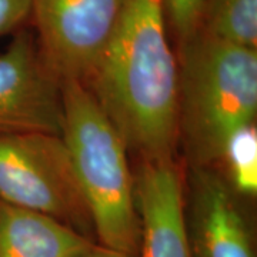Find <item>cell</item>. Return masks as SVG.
I'll return each mask as SVG.
<instances>
[{
    "instance_id": "1",
    "label": "cell",
    "mask_w": 257,
    "mask_h": 257,
    "mask_svg": "<svg viewBox=\"0 0 257 257\" xmlns=\"http://www.w3.org/2000/svg\"><path fill=\"white\" fill-rule=\"evenodd\" d=\"M86 87L139 162L175 160L177 60L163 0H127Z\"/></svg>"
},
{
    "instance_id": "2",
    "label": "cell",
    "mask_w": 257,
    "mask_h": 257,
    "mask_svg": "<svg viewBox=\"0 0 257 257\" xmlns=\"http://www.w3.org/2000/svg\"><path fill=\"white\" fill-rule=\"evenodd\" d=\"M257 113V50L197 29L177 60V145L189 166L217 167L226 142Z\"/></svg>"
},
{
    "instance_id": "3",
    "label": "cell",
    "mask_w": 257,
    "mask_h": 257,
    "mask_svg": "<svg viewBox=\"0 0 257 257\" xmlns=\"http://www.w3.org/2000/svg\"><path fill=\"white\" fill-rule=\"evenodd\" d=\"M62 89V139L92 216L96 243L140 254L142 223L127 147L84 84L66 80Z\"/></svg>"
},
{
    "instance_id": "4",
    "label": "cell",
    "mask_w": 257,
    "mask_h": 257,
    "mask_svg": "<svg viewBox=\"0 0 257 257\" xmlns=\"http://www.w3.org/2000/svg\"><path fill=\"white\" fill-rule=\"evenodd\" d=\"M0 199L50 216L96 241L92 216L62 136H0Z\"/></svg>"
},
{
    "instance_id": "5",
    "label": "cell",
    "mask_w": 257,
    "mask_h": 257,
    "mask_svg": "<svg viewBox=\"0 0 257 257\" xmlns=\"http://www.w3.org/2000/svg\"><path fill=\"white\" fill-rule=\"evenodd\" d=\"M127 0H32L39 53L62 80L87 86Z\"/></svg>"
},
{
    "instance_id": "6",
    "label": "cell",
    "mask_w": 257,
    "mask_h": 257,
    "mask_svg": "<svg viewBox=\"0 0 257 257\" xmlns=\"http://www.w3.org/2000/svg\"><path fill=\"white\" fill-rule=\"evenodd\" d=\"M62 80L45 63L36 37L19 32L0 53V136L63 132Z\"/></svg>"
},
{
    "instance_id": "7",
    "label": "cell",
    "mask_w": 257,
    "mask_h": 257,
    "mask_svg": "<svg viewBox=\"0 0 257 257\" xmlns=\"http://www.w3.org/2000/svg\"><path fill=\"white\" fill-rule=\"evenodd\" d=\"M183 223L190 257H257L251 221L217 167L189 166Z\"/></svg>"
},
{
    "instance_id": "8",
    "label": "cell",
    "mask_w": 257,
    "mask_h": 257,
    "mask_svg": "<svg viewBox=\"0 0 257 257\" xmlns=\"http://www.w3.org/2000/svg\"><path fill=\"white\" fill-rule=\"evenodd\" d=\"M183 179L176 160L139 162L135 190L140 257H190L183 223Z\"/></svg>"
},
{
    "instance_id": "9",
    "label": "cell",
    "mask_w": 257,
    "mask_h": 257,
    "mask_svg": "<svg viewBox=\"0 0 257 257\" xmlns=\"http://www.w3.org/2000/svg\"><path fill=\"white\" fill-rule=\"evenodd\" d=\"M94 244L62 221L0 199V257H77Z\"/></svg>"
},
{
    "instance_id": "10",
    "label": "cell",
    "mask_w": 257,
    "mask_h": 257,
    "mask_svg": "<svg viewBox=\"0 0 257 257\" xmlns=\"http://www.w3.org/2000/svg\"><path fill=\"white\" fill-rule=\"evenodd\" d=\"M199 29L233 45L257 49V0H206Z\"/></svg>"
},
{
    "instance_id": "11",
    "label": "cell",
    "mask_w": 257,
    "mask_h": 257,
    "mask_svg": "<svg viewBox=\"0 0 257 257\" xmlns=\"http://www.w3.org/2000/svg\"><path fill=\"white\" fill-rule=\"evenodd\" d=\"M219 167L221 175L241 197L256 196L257 192V132L254 123L236 130L226 142Z\"/></svg>"
},
{
    "instance_id": "12",
    "label": "cell",
    "mask_w": 257,
    "mask_h": 257,
    "mask_svg": "<svg viewBox=\"0 0 257 257\" xmlns=\"http://www.w3.org/2000/svg\"><path fill=\"white\" fill-rule=\"evenodd\" d=\"M204 2L206 0H163L166 22L170 23L179 43L199 29Z\"/></svg>"
},
{
    "instance_id": "13",
    "label": "cell",
    "mask_w": 257,
    "mask_h": 257,
    "mask_svg": "<svg viewBox=\"0 0 257 257\" xmlns=\"http://www.w3.org/2000/svg\"><path fill=\"white\" fill-rule=\"evenodd\" d=\"M32 15V0H0V37L19 29Z\"/></svg>"
},
{
    "instance_id": "14",
    "label": "cell",
    "mask_w": 257,
    "mask_h": 257,
    "mask_svg": "<svg viewBox=\"0 0 257 257\" xmlns=\"http://www.w3.org/2000/svg\"><path fill=\"white\" fill-rule=\"evenodd\" d=\"M77 257H140V254H130V253H121L116 250H110L100 246V244H94L90 250L84 251L83 254Z\"/></svg>"
}]
</instances>
